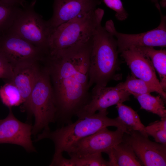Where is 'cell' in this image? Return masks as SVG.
Listing matches in <instances>:
<instances>
[{
  "mask_svg": "<svg viewBox=\"0 0 166 166\" xmlns=\"http://www.w3.org/2000/svg\"><path fill=\"white\" fill-rule=\"evenodd\" d=\"M38 62L23 64L14 67L12 81L17 87L22 97L21 109L26 111L30 97L40 68Z\"/></svg>",
  "mask_w": 166,
  "mask_h": 166,
  "instance_id": "obj_15",
  "label": "cell"
},
{
  "mask_svg": "<svg viewBox=\"0 0 166 166\" xmlns=\"http://www.w3.org/2000/svg\"><path fill=\"white\" fill-rule=\"evenodd\" d=\"M0 51L13 67L25 64L43 61L46 57L36 46L8 31L0 35Z\"/></svg>",
  "mask_w": 166,
  "mask_h": 166,
  "instance_id": "obj_8",
  "label": "cell"
},
{
  "mask_svg": "<svg viewBox=\"0 0 166 166\" xmlns=\"http://www.w3.org/2000/svg\"><path fill=\"white\" fill-rule=\"evenodd\" d=\"M107 110L98 111L92 115L78 118L75 122L62 126L56 130H43L38 134L35 141L45 138L52 140L55 146L54 153H62L72 144L82 138L109 126L121 129L125 133L128 132L118 117L111 118L107 116Z\"/></svg>",
  "mask_w": 166,
  "mask_h": 166,
  "instance_id": "obj_3",
  "label": "cell"
},
{
  "mask_svg": "<svg viewBox=\"0 0 166 166\" xmlns=\"http://www.w3.org/2000/svg\"><path fill=\"white\" fill-rule=\"evenodd\" d=\"M121 56L130 69L131 74L152 85L164 100L166 93L161 87L154 68L149 58L136 47L121 53Z\"/></svg>",
  "mask_w": 166,
  "mask_h": 166,
  "instance_id": "obj_13",
  "label": "cell"
},
{
  "mask_svg": "<svg viewBox=\"0 0 166 166\" xmlns=\"http://www.w3.org/2000/svg\"><path fill=\"white\" fill-rule=\"evenodd\" d=\"M9 109L7 116L0 120V144H16L22 147L28 152H35L31 139L33 126L18 120L11 108Z\"/></svg>",
  "mask_w": 166,
  "mask_h": 166,
  "instance_id": "obj_11",
  "label": "cell"
},
{
  "mask_svg": "<svg viewBox=\"0 0 166 166\" xmlns=\"http://www.w3.org/2000/svg\"><path fill=\"white\" fill-rule=\"evenodd\" d=\"M161 21L156 28L146 32L136 34H127L117 32L112 20L108 21L105 26L116 38L118 51L121 53L131 48L140 46H166V18L162 13L160 9Z\"/></svg>",
  "mask_w": 166,
  "mask_h": 166,
  "instance_id": "obj_7",
  "label": "cell"
},
{
  "mask_svg": "<svg viewBox=\"0 0 166 166\" xmlns=\"http://www.w3.org/2000/svg\"><path fill=\"white\" fill-rule=\"evenodd\" d=\"M0 98L3 104L9 108L22 105L23 103L19 90L11 81L6 82L0 87Z\"/></svg>",
  "mask_w": 166,
  "mask_h": 166,
  "instance_id": "obj_21",
  "label": "cell"
},
{
  "mask_svg": "<svg viewBox=\"0 0 166 166\" xmlns=\"http://www.w3.org/2000/svg\"><path fill=\"white\" fill-rule=\"evenodd\" d=\"M36 0L23 8L7 31L13 33L36 46L47 56L49 52V40L53 30L48 21L34 10Z\"/></svg>",
  "mask_w": 166,
  "mask_h": 166,
  "instance_id": "obj_6",
  "label": "cell"
},
{
  "mask_svg": "<svg viewBox=\"0 0 166 166\" xmlns=\"http://www.w3.org/2000/svg\"><path fill=\"white\" fill-rule=\"evenodd\" d=\"M35 121L32 134L49 129V124L56 121L57 109L49 71L40 68L30 97L26 110Z\"/></svg>",
  "mask_w": 166,
  "mask_h": 166,
  "instance_id": "obj_5",
  "label": "cell"
},
{
  "mask_svg": "<svg viewBox=\"0 0 166 166\" xmlns=\"http://www.w3.org/2000/svg\"><path fill=\"white\" fill-rule=\"evenodd\" d=\"M49 166H73L70 159H67L63 157L62 153H54L52 161Z\"/></svg>",
  "mask_w": 166,
  "mask_h": 166,
  "instance_id": "obj_27",
  "label": "cell"
},
{
  "mask_svg": "<svg viewBox=\"0 0 166 166\" xmlns=\"http://www.w3.org/2000/svg\"><path fill=\"white\" fill-rule=\"evenodd\" d=\"M107 6L116 13L115 17L119 21L126 19L128 14L124 8L121 0H102Z\"/></svg>",
  "mask_w": 166,
  "mask_h": 166,
  "instance_id": "obj_26",
  "label": "cell"
},
{
  "mask_svg": "<svg viewBox=\"0 0 166 166\" xmlns=\"http://www.w3.org/2000/svg\"><path fill=\"white\" fill-rule=\"evenodd\" d=\"M116 105L118 117L124 125L128 132L131 131H136L148 137L145 130V126L141 122L136 112L123 103H119Z\"/></svg>",
  "mask_w": 166,
  "mask_h": 166,
  "instance_id": "obj_18",
  "label": "cell"
},
{
  "mask_svg": "<svg viewBox=\"0 0 166 166\" xmlns=\"http://www.w3.org/2000/svg\"><path fill=\"white\" fill-rule=\"evenodd\" d=\"M73 166H109V161L103 157L101 153L80 156H71Z\"/></svg>",
  "mask_w": 166,
  "mask_h": 166,
  "instance_id": "obj_23",
  "label": "cell"
},
{
  "mask_svg": "<svg viewBox=\"0 0 166 166\" xmlns=\"http://www.w3.org/2000/svg\"><path fill=\"white\" fill-rule=\"evenodd\" d=\"M153 2H155L156 4V6L157 8L160 7V5L158 2V0H151ZM165 1V0H164Z\"/></svg>",
  "mask_w": 166,
  "mask_h": 166,
  "instance_id": "obj_29",
  "label": "cell"
},
{
  "mask_svg": "<svg viewBox=\"0 0 166 166\" xmlns=\"http://www.w3.org/2000/svg\"><path fill=\"white\" fill-rule=\"evenodd\" d=\"M122 141L131 147L143 166H166V144L152 142L136 131L124 133Z\"/></svg>",
  "mask_w": 166,
  "mask_h": 166,
  "instance_id": "obj_10",
  "label": "cell"
},
{
  "mask_svg": "<svg viewBox=\"0 0 166 166\" xmlns=\"http://www.w3.org/2000/svg\"><path fill=\"white\" fill-rule=\"evenodd\" d=\"M92 40L49 54L43 62L49 73L57 109L56 121L72 123L90 100L89 70Z\"/></svg>",
  "mask_w": 166,
  "mask_h": 166,
  "instance_id": "obj_1",
  "label": "cell"
},
{
  "mask_svg": "<svg viewBox=\"0 0 166 166\" xmlns=\"http://www.w3.org/2000/svg\"><path fill=\"white\" fill-rule=\"evenodd\" d=\"M14 74V67L4 54L0 51V78L10 81Z\"/></svg>",
  "mask_w": 166,
  "mask_h": 166,
  "instance_id": "obj_25",
  "label": "cell"
},
{
  "mask_svg": "<svg viewBox=\"0 0 166 166\" xmlns=\"http://www.w3.org/2000/svg\"><path fill=\"white\" fill-rule=\"evenodd\" d=\"M104 13L103 9H96L61 24L53 30L49 40V54L89 42L101 24Z\"/></svg>",
  "mask_w": 166,
  "mask_h": 166,
  "instance_id": "obj_4",
  "label": "cell"
},
{
  "mask_svg": "<svg viewBox=\"0 0 166 166\" xmlns=\"http://www.w3.org/2000/svg\"><path fill=\"white\" fill-rule=\"evenodd\" d=\"M101 3L100 0H54L49 24L53 30L61 24L95 10Z\"/></svg>",
  "mask_w": 166,
  "mask_h": 166,
  "instance_id": "obj_14",
  "label": "cell"
},
{
  "mask_svg": "<svg viewBox=\"0 0 166 166\" xmlns=\"http://www.w3.org/2000/svg\"><path fill=\"white\" fill-rule=\"evenodd\" d=\"M105 127L76 141L65 152L70 157L80 156L97 153H105L122 141L124 132L120 128L114 131Z\"/></svg>",
  "mask_w": 166,
  "mask_h": 166,
  "instance_id": "obj_9",
  "label": "cell"
},
{
  "mask_svg": "<svg viewBox=\"0 0 166 166\" xmlns=\"http://www.w3.org/2000/svg\"><path fill=\"white\" fill-rule=\"evenodd\" d=\"M117 40L101 24L92 39L89 70V86L105 87L111 80L121 78Z\"/></svg>",
  "mask_w": 166,
  "mask_h": 166,
  "instance_id": "obj_2",
  "label": "cell"
},
{
  "mask_svg": "<svg viewBox=\"0 0 166 166\" xmlns=\"http://www.w3.org/2000/svg\"><path fill=\"white\" fill-rule=\"evenodd\" d=\"M120 88L133 93L143 94L152 92L158 93L157 89L151 85L140 79L137 78L132 74L129 75L125 81L117 85Z\"/></svg>",
  "mask_w": 166,
  "mask_h": 166,
  "instance_id": "obj_20",
  "label": "cell"
},
{
  "mask_svg": "<svg viewBox=\"0 0 166 166\" xmlns=\"http://www.w3.org/2000/svg\"><path fill=\"white\" fill-rule=\"evenodd\" d=\"M89 103L76 115L78 118L92 115L97 111L107 110L112 105L130 100L131 94L117 85L113 87L94 86Z\"/></svg>",
  "mask_w": 166,
  "mask_h": 166,
  "instance_id": "obj_12",
  "label": "cell"
},
{
  "mask_svg": "<svg viewBox=\"0 0 166 166\" xmlns=\"http://www.w3.org/2000/svg\"><path fill=\"white\" fill-rule=\"evenodd\" d=\"M148 135L154 138L155 142L166 144V117L161 118L145 127Z\"/></svg>",
  "mask_w": 166,
  "mask_h": 166,
  "instance_id": "obj_24",
  "label": "cell"
},
{
  "mask_svg": "<svg viewBox=\"0 0 166 166\" xmlns=\"http://www.w3.org/2000/svg\"><path fill=\"white\" fill-rule=\"evenodd\" d=\"M138 48L151 60L160 78V83L163 89L166 90V50H156L153 47L140 46Z\"/></svg>",
  "mask_w": 166,
  "mask_h": 166,
  "instance_id": "obj_17",
  "label": "cell"
},
{
  "mask_svg": "<svg viewBox=\"0 0 166 166\" xmlns=\"http://www.w3.org/2000/svg\"><path fill=\"white\" fill-rule=\"evenodd\" d=\"M0 4L10 6H22L23 8L26 5L24 0H0Z\"/></svg>",
  "mask_w": 166,
  "mask_h": 166,
  "instance_id": "obj_28",
  "label": "cell"
},
{
  "mask_svg": "<svg viewBox=\"0 0 166 166\" xmlns=\"http://www.w3.org/2000/svg\"><path fill=\"white\" fill-rule=\"evenodd\" d=\"M108 156L109 166H141L142 164L131 147L122 141L106 152Z\"/></svg>",
  "mask_w": 166,
  "mask_h": 166,
  "instance_id": "obj_16",
  "label": "cell"
},
{
  "mask_svg": "<svg viewBox=\"0 0 166 166\" xmlns=\"http://www.w3.org/2000/svg\"><path fill=\"white\" fill-rule=\"evenodd\" d=\"M132 95L139 103L141 109L156 114L161 118L166 117L165 100L160 95L156 96L150 93Z\"/></svg>",
  "mask_w": 166,
  "mask_h": 166,
  "instance_id": "obj_19",
  "label": "cell"
},
{
  "mask_svg": "<svg viewBox=\"0 0 166 166\" xmlns=\"http://www.w3.org/2000/svg\"><path fill=\"white\" fill-rule=\"evenodd\" d=\"M22 9L0 4V35L8 30Z\"/></svg>",
  "mask_w": 166,
  "mask_h": 166,
  "instance_id": "obj_22",
  "label": "cell"
}]
</instances>
